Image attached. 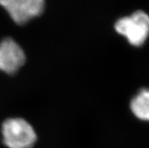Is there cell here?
<instances>
[{
  "label": "cell",
  "instance_id": "1",
  "mask_svg": "<svg viewBox=\"0 0 149 148\" xmlns=\"http://www.w3.org/2000/svg\"><path fill=\"white\" fill-rule=\"evenodd\" d=\"M2 141L7 148H33L37 140L33 126L22 118H10L2 123Z\"/></svg>",
  "mask_w": 149,
  "mask_h": 148
},
{
  "label": "cell",
  "instance_id": "2",
  "mask_svg": "<svg viewBox=\"0 0 149 148\" xmlns=\"http://www.w3.org/2000/svg\"><path fill=\"white\" fill-rule=\"evenodd\" d=\"M114 28L131 45L141 47L149 37V15L142 10L136 11L117 20Z\"/></svg>",
  "mask_w": 149,
  "mask_h": 148
},
{
  "label": "cell",
  "instance_id": "3",
  "mask_svg": "<svg viewBox=\"0 0 149 148\" xmlns=\"http://www.w3.org/2000/svg\"><path fill=\"white\" fill-rule=\"evenodd\" d=\"M0 6L17 24L23 25L43 12L45 0H0Z\"/></svg>",
  "mask_w": 149,
  "mask_h": 148
},
{
  "label": "cell",
  "instance_id": "4",
  "mask_svg": "<svg viewBox=\"0 0 149 148\" xmlns=\"http://www.w3.org/2000/svg\"><path fill=\"white\" fill-rule=\"evenodd\" d=\"M26 60L24 51L11 38L0 41V70L7 74H15Z\"/></svg>",
  "mask_w": 149,
  "mask_h": 148
},
{
  "label": "cell",
  "instance_id": "5",
  "mask_svg": "<svg viewBox=\"0 0 149 148\" xmlns=\"http://www.w3.org/2000/svg\"><path fill=\"white\" fill-rule=\"evenodd\" d=\"M130 110L136 118L149 122V88H142L132 98Z\"/></svg>",
  "mask_w": 149,
  "mask_h": 148
}]
</instances>
